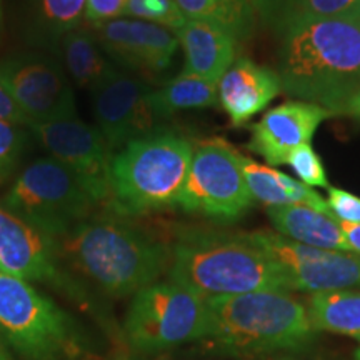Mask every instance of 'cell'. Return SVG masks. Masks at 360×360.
Segmentation results:
<instances>
[{
	"instance_id": "1",
	"label": "cell",
	"mask_w": 360,
	"mask_h": 360,
	"mask_svg": "<svg viewBox=\"0 0 360 360\" xmlns=\"http://www.w3.org/2000/svg\"><path fill=\"white\" fill-rule=\"evenodd\" d=\"M276 29L282 92L340 115L360 89V19L282 17Z\"/></svg>"
},
{
	"instance_id": "2",
	"label": "cell",
	"mask_w": 360,
	"mask_h": 360,
	"mask_svg": "<svg viewBox=\"0 0 360 360\" xmlns=\"http://www.w3.org/2000/svg\"><path fill=\"white\" fill-rule=\"evenodd\" d=\"M115 214L92 215L53 238L62 265L105 295L122 299L159 282L170 267L172 247Z\"/></svg>"
},
{
	"instance_id": "3",
	"label": "cell",
	"mask_w": 360,
	"mask_h": 360,
	"mask_svg": "<svg viewBox=\"0 0 360 360\" xmlns=\"http://www.w3.org/2000/svg\"><path fill=\"white\" fill-rule=\"evenodd\" d=\"M169 278L205 299L259 290L294 292L285 270L249 233L219 229H182L172 245Z\"/></svg>"
},
{
	"instance_id": "4",
	"label": "cell",
	"mask_w": 360,
	"mask_h": 360,
	"mask_svg": "<svg viewBox=\"0 0 360 360\" xmlns=\"http://www.w3.org/2000/svg\"><path fill=\"white\" fill-rule=\"evenodd\" d=\"M210 340L219 350L236 355H272L307 347L317 332L307 304L290 292L259 290L209 297Z\"/></svg>"
},
{
	"instance_id": "5",
	"label": "cell",
	"mask_w": 360,
	"mask_h": 360,
	"mask_svg": "<svg viewBox=\"0 0 360 360\" xmlns=\"http://www.w3.org/2000/svg\"><path fill=\"white\" fill-rule=\"evenodd\" d=\"M193 147L186 134L157 129L117 150L110 164L107 210L132 219L177 207Z\"/></svg>"
},
{
	"instance_id": "6",
	"label": "cell",
	"mask_w": 360,
	"mask_h": 360,
	"mask_svg": "<svg viewBox=\"0 0 360 360\" xmlns=\"http://www.w3.org/2000/svg\"><path fill=\"white\" fill-rule=\"evenodd\" d=\"M0 339L20 360H82L92 342L79 322L30 282L0 272Z\"/></svg>"
},
{
	"instance_id": "7",
	"label": "cell",
	"mask_w": 360,
	"mask_h": 360,
	"mask_svg": "<svg viewBox=\"0 0 360 360\" xmlns=\"http://www.w3.org/2000/svg\"><path fill=\"white\" fill-rule=\"evenodd\" d=\"M0 205L45 236L58 238L92 217L101 204L62 162L40 157L17 175Z\"/></svg>"
},
{
	"instance_id": "8",
	"label": "cell",
	"mask_w": 360,
	"mask_h": 360,
	"mask_svg": "<svg viewBox=\"0 0 360 360\" xmlns=\"http://www.w3.org/2000/svg\"><path fill=\"white\" fill-rule=\"evenodd\" d=\"M209 332L205 297L174 281L155 282L132 297L124 335L139 354H159L187 342L202 340Z\"/></svg>"
},
{
	"instance_id": "9",
	"label": "cell",
	"mask_w": 360,
	"mask_h": 360,
	"mask_svg": "<svg viewBox=\"0 0 360 360\" xmlns=\"http://www.w3.org/2000/svg\"><path fill=\"white\" fill-rule=\"evenodd\" d=\"M254 204L242 170V155L220 137L193 147L191 169L177 207L187 214L233 222Z\"/></svg>"
},
{
	"instance_id": "10",
	"label": "cell",
	"mask_w": 360,
	"mask_h": 360,
	"mask_svg": "<svg viewBox=\"0 0 360 360\" xmlns=\"http://www.w3.org/2000/svg\"><path fill=\"white\" fill-rule=\"evenodd\" d=\"M0 82L30 125L77 115L69 75L64 65L47 53L20 52L0 58Z\"/></svg>"
},
{
	"instance_id": "11",
	"label": "cell",
	"mask_w": 360,
	"mask_h": 360,
	"mask_svg": "<svg viewBox=\"0 0 360 360\" xmlns=\"http://www.w3.org/2000/svg\"><path fill=\"white\" fill-rule=\"evenodd\" d=\"M250 240L285 270L294 290L322 294L360 289V255L299 244L270 231L247 232Z\"/></svg>"
},
{
	"instance_id": "12",
	"label": "cell",
	"mask_w": 360,
	"mask_h": 360,
	"mask_svg": "<svg viewBox=\"0 0 360 360\" xmlns=\"http://www.w3.org/2000/svg\"><path fill=\"white\" fill-rule=\"evenodd\" d=\"M0 272L30 283H47L77 302L89 304L87 292L62 269L56 240L4 205H0Z\"/></svg>"
},
{
	"instance_id": "13",
	"label": "cell",
	"mask_w": 360,
	"mask_h": 360,
	"mask_svg": "<svg viewBox=\"0 0 360 360\" xmlns=\"http://www.w3.org/2000/svg\"><path fill=\"white\" fill-rule=\"evenodd\" d=\"M30 132L53 159L62 162L85 184L98 204L110 200V164L114 150L96 125L79 119L52 120L30 125Z\"/></svg>"
},
{
	"instance_id": "14",
	"label": "cell",
	"mask_w": 360,
	"mask_h": 360,
	"mask_svg": "<svg viewBox=\"0 0 360 360\" xmlns=\"http://www.w3.org/2000/svg\"><path fill=\"white\" fill-rule=\"evenodd\" d=\"M152 89L137 75L117 69L92 92L96 127L114 150L159 129L150 103Z\"/></svg>"
},
{
	"instance_id": "15",
	"label": "cell",
	"mask_w": 360,
	"mask_h": 360,
	"mask_svg": "<svg viewBox=\"0 0 360 360\" xmlns=\"http://www.w3.org/2000/svg\"><path fill=\"white\" fill-rule=\"evenodd\" d=\"M89 27L107 57L141 74L167 70L179 49L174 30L132 17H117Z\"/></svg>"
},
{
	"instance_id": "16",
	"label": "cell",
	"mask_w": 360,
	"mask_h": 360,
	"mask_svg": "<svg viewBox=\"0 0 360 360\" xmlns=\"http://www.w3.org/2000/svg\"><path fill=\"white\" fill-rule=\"evenodd\" d=\"M330 112L317 103L290 101L265 112L262 119L250 127V152L262 157L270 167L287 165L295 148L312 142L315 130Z\"/></svg>"
},
{
	"instance_id": "17",
	"label": "cell",
	"mask_w": 360,
	"mask_h": 360,
	"mask_svg": "<svg viewBox=\"0 0 360 360\" xmlns=\"http://www.w3.org/2000/svg\"><path fill=\"white\" fill-rule=\"evenodd\" d=\"M282 92L277 72L240 57L219 80V103L233 127H242Z\"/></svg>"
},
{
	"instance_id": "18",
	"label": "cell",
	"mask_w": 360,
	"mask_h": 360,
	"mask_svg": "<svg viewBox=\"0 0 360 360\" xmlns=\"http://www.w3.org/2000/svg\"><path fill=\"white\" fill-rule=\"evenodd\" d=\"M175 35L186 53V74L219 84L225 72L236 62L238 40L217 24L186 20V24L175 30Z\"/></svg>"
},
{
	"instance_id": "19",
	"label": "cell",
	"mask_w": 360,
	"mask_h": 360,
	"mask_svg": "<svg viewBox=\"0 0 360 360\" xmlns=\"http://www.w3.org/2000/svg\"><path fill=\"white\" fill-rule=\"evenodd\" d=\"M267 215L281 236L326 250L354 252L340 222L307 205L267 207Z\"/></svg>"
},
{
	"instance_id": "20",
	"label": "cell",
	"mask_w": 360,
	"mask_h": 360,
	"mask_svg": "<svg viewBox=\"0 0 360 360\" xmlns=\"http://www.w3.org/2000/svg\"><path fill=\"white\" fill-rule=\"evenodd\" d=\"M53 45L70 82L90 94L117 70L89 25H79L62 34Z\"/></svg>"
},
{
	"instance_id": "21",
	"label": "cell",
	"mask_w": 360,
	"mask_h": 360,
	"mask_svg": "<svg viewBox=\"0 0 360 360\" xmlns=\"http://www.w3.org/2000/svg\"><path fill=\"white\" fill-rule=\"evenodd\" d=\"M242 170L254 200L262 202L267 207L307 205L334 217L327 200H323L312 187H307L299 179H292L290 175L259 164L245 155H242Z\"/></svg>"
},
{
	"instance_id": "22",
	"label": "cell",
	"mask_w": 360,
	"mask_h": 360,
	"mask_svg": "<svg viewBox=\"0 0 360 360\" xmlns=\"http://www.w3.org/2000/svg\"><path fill=\"white\" fill-rule=\"evenodd\" d=\"M305 304L315 332L360 340V289L312 294Z\"/></svg>"
},
{
	"instance_id": "23",
	"label": "cell",
	"mask_w": 360,
	"mask_h": 360,
	"mask_svg": "<svg viewBox=\"0 0 360 360\" xmlns=\"http://www.w3.org/2000/svg\"><path fill=\"white\" fill-rule=\"evenodd\" d=\"M150 103L159 120L182 110L209 109L219 103V84L182 72L160 89L152 90Z\"/></svg>"
},
{
	"instance_id": "24",
	"label": "cell",
	"mask_w": 360,
	"mask_h": 360,
	"mask_svg": "<svg viewBox=\"0 0 360 360\" xmlns=\"http://www.w3.org/2000/svg\"><path fill=\"white\" fill-rule=\"evenodd\" d=\"M175 4L187 20L212 22L237 40L249 39L257 22L247 0H175Z\"/></svg>"
},
{
	"instance_id": "25",
	"label": "cell",
	"mask_w": 360,
	"mask_h": 360,
	"mask_svg": "<svg viewBox=\"0 0 360 360\" xmlns=\"http://www.w3.org/2000/svg\"><path fill=\"white\" fill-rule=\"evenodd\" d=\"M87 0H34L35 25L39 35L56 44L62 34L82 25Z\"/></svg>"
},
{
	"instance_id": "26",
	"label": "cell",
	"mask_w": 360,
	"mask_h": 360,
	"mask_svg": "<svg viewBox=\"0 0 360 360\" xmlns=\"http://www.w3.org/2000/svg\"><path fill=\"white\" fill-rule=\"evenodd\" d=\"M282 17L360 19V0H282L277 20Z\"/></svg>"
},
{
	"instance_id": "27",
	"label": "cell",
	"mask_w": 360,
	"mask_h": 360,
	"mask_svg": "<svg viewBox=\"0 0 360 360\" xmlns=\"http://www.w3.org/2000/svg\"><path fill=\"white\" fill-rule=\"evenodd\" d=\"M122 17L152 22V24L179 30L186 24V17L179 11L175 0H127Z\"/></svg>"
},
{
	"instance_id": "28",
	"label": "cell",
	"mask_w": 360,
	"mask_h": 360,
	"mask_svg": "<svg viewBox=\"0 0 360 360\" xmlns=\"http://www.w3.org/2000/svg\"><path fill=\"white\" fill-rule=\"evenodd\" d=\"M287 165H290L297 177L307 187H327L328 179L322 159L310 143L300 146L289 155Z\"/></svg>"
},
{
	"instance_id": "29",
	"label": "cell",
	"mask_w": 360,
	"mask_h": 360,
	"mask_svg": "<svg viewBox=\"0 0 360 360\" xmlns=\"http://www.w3.org/2000/svg\"><path fill=\"white\" fill-rule=\"evenodd\" d=\"M25 147L24 127L0 120V186L19 165Z\"/></svg>"
},
{
	"instance_id": "30",
	"label": "cell",
	"mask_w": 360,
	"mask_h": 360,
	"mask_svg": "<svg viewBox=\"0 0 360 360\" xmlns=\"http://www.w3.org/2000/svg\"><path fill=\"white\" fill-rule=\"evenodd\" d=\"M327 205L337 222L360 225V197L344 188L328 187Z\"/></svg>"
},
{
	"instance_id": "31",
	"label": "cell",
	"mask_w": 360,
	"mask_h": 360,
	"mask_svg": "<svg viewBox=\"0 0 360 360\" xmlns=\"http://www.w3.org/2000/svg\"><path fill=\"white\" fill-rule=\"evenodd\" d=\"M127 0H87L85 6V22L89 25L122 17Z\"/></svg>"
},
{
	"instance_id": "32",
	"label": "cell",
	"mask_w": 360,
	"mask_h": 360,
	"mask_svg": "<svg viewBox=\"0 0 360 360\" xmlns=\"http://www.w3.org/2000/svg\"><path fill=\"white\" fill-rule=\"evenodd\" d=\"M0 120L12 125H19V127L24 129L30 127L29 119L19 109V105H17L13 97L11 96V92H8L2 82H0Z\"/></svg>"
},
{
	"instance_id": "33",
	"label": "cell",
	"mask_w": 360,
	"mask_h": 360,
	"mask_svg": "<svg viewBox=\"0 0 360 360\" xmlns=\"http://www.w3.org/2000/svg\"><path fill=\"white\" fill-rule=\"evenodd\" d=\"M247 2L255 12L257 19H262L269 24H276L278 13H281L282 0H247Z\"/></svg>"
},
{
	"instance_id": "34",
	"label": "cell",
	"mask_w": 360,
	"mask_h": 360,
	"mask_svg": "<svg viewBox=\"0 0 360 360\" xmlns=\"http://www.w3.org/2000/svg\"><path fill=\"white\" fill-rule=\"evenodd\" d=\"M342 231H344L345 237H347L350 247L355 254L360 255V225H349V224H340Z\"/></svg>"
},
{
	"instance_id": "35",
	"label": "cell",
	"mask_w": 360,
	"mask_h": 360,
	"mask_svg": "<svg viewBox=\"0 0 360 360\" xmlns=\"http://www.w3.org/2000/svg\"><path fill=\"white\" fill-rule=\"evenodd\" d=\"M340 115H347L360 120V89L355 94H352V97L345 102V105L340 110Z\"/></svg>"
},
{
	"instance_id": "36",
	"label": "cell",
	"mask_w": 360,
	"mask_h": 360,
	"mask_svg": "<svg viewBox=\"0 0 360 360\" xmlns=\"http://www.w3.org/2000/svg\"><path fill=\"white\" fill-rule=\"evenodd\" d=\"M0 360H13L11 350L7 349V345L4 344L2 339H0Z\"/></svg>"
},
{
	"instance_id": "37",
	"label": "cell",
	"mask_w": 360,
	"mask_h": 360,
	"mask_svg": "<svg viewBox=\"0 0 360 360\" xmlns=\"http://www.w3.org/2000/svg\"><path fill=\"white\" fill-rule=\"evenodd\" d=\"M4 27V8H2V0H0V34H2Z\"/></svg>"
},
{
	"instance_id": "38",
	"label": "cell",
	"mask_w": 360,
	"mask_h": 360,
	"mask_svg": "<svg viewBox=\"0 0 360 360\" xmlns=\"http://www.w3.org/2000/svg\"><path fill=\"white\" fill-rule=\"evenodd\" d=\"M355 360H360V347L355 350Z\"/></svg>"
},
{
	"instance_id": "39",
	"label": "cell",
	"mask_w": 360,
	"mask_h": 360,
	"mask_svg": "<svg viewBox=\"0 0 360 360\" xmlns=\"http://www.w3.org/2000/svg\"><path fill=\"white\" fill-rule=\"evenodd\" d=\"M267 360H285V359H267Z\"/></svg>"
}]
</instances>
